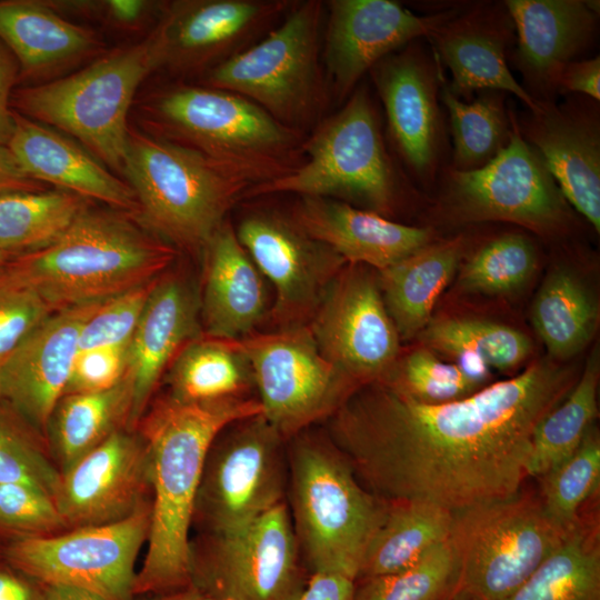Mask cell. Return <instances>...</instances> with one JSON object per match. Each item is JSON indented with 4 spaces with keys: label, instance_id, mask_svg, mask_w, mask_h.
I'll list each match as a JSON object with an SVG mask.
<instances>
[{
    "label": "cell",
    "instance_id": "6da1fadb",
    "mask_svg": "<svg viewBox=\"0 0 600 600\" xmlns=\"http://www.w3.org/2000/svg\"><path fill=\"white\" fill-rule=\"evenodd\" d=\"M577 380L571 368L538 360L513 378L434 404L374 381L329 418V439L379 499L457 512L521 490L537 424Z\"/></svg>",
    "mask_w": 600,
    "mask_h": 600
},
{
    "label": "cell",
    "instance_id": "7a4b0ae2",
    "mask_svg": "<svg viewBox=\"0 0 600 600\" xmlns=\"http://www.w3.org/2000/svg\"><path fill=\"white\" fill-rule=\"evenodd\" d=\"M261 413L258 398L190 402L168 394L140 419L153 499L134 597L192 587L189 532L208 450L228 424Z\"/></svg>",
    "mask_w": 600,
    "mask_h": 600
},
{
    "label": "cell",
    "instance_id": "3957f363",
    "mask_svg": "<svg viewBox=\"0 0 600 600\" xmlns=\"http://www.w3.org/2000/svg\"><path fill=\"white\" fill-rule=\"evenodd\" d=\"M176 254L174 247L129 214L84 206L54 243L7 263L58 311L151 282Z\"/></svg>",
    "mask_w": 600,
    "mask_h": 600
},
{
    "label": "cell",
    "instance_id": "277c9868",
    "mask_svg": "<svg viewBox=\"0 0 600 600\" xmlns=\"http://www.w3.org/2000/svg\"><path fill=\"white\" fill-rule=\"evenodd\" d=\"M288 466L289 513L309 574L331 572L357 580L388 502L362 486L330 439L298 437Z\"/></svg>",
    "mask_w": 600,
    "mask_h": 600
},
{
    "label": "cell",
    "instance_id": "5b68a950",
    "mask_svg": "<svg viewBox=\"0 0 600 600\" xmlns=\"http://www.w3.org/2000/svg\"><path fill=\"white\" fill-rule=\"evenodd\" d=\"M121 171L136 194L141 224L193 253L252 186L194 149L131 130Z\"/></svg>",
    "mask_w": 600,
    "mask_h": 600
},
{
    "label": "cell",
    "instance_id": "8992f818",
    "mask_svg": "<svg viewBox=\"0 0 600 600\" xmlns=\"http://www.w3.org/2000/svg\"><path fill=\"white\" fill-rule=\"evenodd\" d=\"M168 59L167 20L141 42L49 83L19 89L10 104L31 120L60 128L100 160L122 170L127 116L139 84Z\"/></svg>",
    "mask_w": 600,
    "mask_h": 600
},
{
    "label": "cell",
    "instance_id": "52a82bcc",
    "mask_svg": "<svg viewBox=\"0 0 600 600\" xmlns=\"http://www.w3.org/2000/svg\"><path fill=\"white\" fill-rule=\"evenodd\" d=\"M301 162L290 172L253 184L242 199L279 192L340 198L381 216L394 208L400 178L388 153L377 110L366 87L303 140Z\"/></svg>",
    "mask_w": 600,
    "mask_h": 600
},
{
    "label": "cell",
    "instance_id": "ba28073f",
    "mask_svg": "<svg viewBox=\"0 0 600 600\" xmlns=\"http://www.w3.org/2000/svg\"><path fill=\"white\" fill-rule=\"evenodd\" d=\"M156 110L169 140L213 159L252 186L277 179L301 163L300 130L237 93L180 87L162 94Z\"/></svg>",
    "mask_w": 600,
    "mask_h": 600
},
{
    "label": "cell",
    "instance_id": "9c48e42d",
    "mask_svg": "<svg viewBox=\"0 0 600 600\" xmlns=\"http://www.w3.org/2000/svg\"><path fill=\"white\" fill-rule=\"evenodd\" d=\"M452 513L460 600L506 599L569 532L551 520L540 497L522 490Z\"/></svg>",
    "mask_w": 600,
    "mask_h": 600
},
{
    "label": "cell",
    "instance_id": "30bf717a",
    "mask_svg": "<svg viewBox=\"0 0 600 600\" xmlns=\"http://www.w3.org/2000/svg\"><path fill=\"white\" fill-rule=\"evenodd\" d=\"M323 4H293L261 41L210 69L211 88L249 99L279 122L299 130L323 103L319 67Z\"/></svg>",
    "mask_w": 600,
    "mask_h": 600
},
{
    "label": "cell",
    "instance_id": "8fae6325",
    "mask_svg": "<svg viewBox=\"0 0 600 600\" xmlns=\"http://www.w3.org/2000/svg\"><path fill=\"white\" fill-rule=\"evenodd\" d=\"M283 440L262 413L222 429L204 460L192 523L208 536L227 534L286 501Z\"/></svg>",
    "mask_w": 600,
    "mask_h": 600
},
{
    "label": "cell",
    "instance_id": "7c38bea8",
    "mask_svg": "<svg viewBox=\"0 0 600 600\" xmlns=\"http://www.w3.org/2000/svg\"><path fill=\"white\" fill-rule=\"evenodd\" d=\"M309 577L286 501L237 531L191 542V586L202 597L298 600Z\"/></svg>",
    "mask_w": 600,
    "mask_h": 600
},
{
    "label": "cell",
    "instance_id": "4fadbf2b",
    "mask_svg": "<svg viewBox=\"0 0 600 600\" xmlns=\"http://www.w3.org/2000/svg\"><path fill=\"white\" fill-rule=\"evenodd\" d=\"M511 137L487 166L472 171L442 169L441 208L459 222H511L546 237L568 230L571 212L538 152L520 133L511 110Z\"/></svg>",
    "mask_w": 600,
    "mask_h": 600
},
{
    "label": "cell",
    "instance_id": "5bb4252c",
    "mask_svg": "<svg viewBox=\"0 0 600 600\" xmlns=\"http://www.w3.org/2000/svg\"><path fill=\"white\" fill-rule=\"evenodd\" d=\"M150 514L151 504L112 523L19 536L3 559L42 586L80 588L106 600H134V566L148 539Z\"/></svg>",
    "mask_w": 600,
    "mask_h": 600
},
{
    "label": "cell",
    "instance_id": "9a60e30c",
    "mask_svg": "<svg viewBox=\"0 0 600 600\" xmlns=\"http://www.w3.org/2000/svg\"><path fill=\"white\" fill-rule=\"evenodd\" d=\"M238 341L251 366L262 414L284 439L330 418L359 388L324 358L307 324Z\"/></svg>",
    "mask_w": 600,
    "mask_h": 600
},
{
    "label": "cell",
    "instance_id": "2e32d148",
    "mask_svg": "<svg viewBox=\"0 0 600 600\" xmlns=\"http://www.w3.org/2000/svg\"><path fill=\"white\" fill-rule=\"evenodd\" d=\"M307 326L324 358L357 387L382 379L397 361L399 334L379 283L360 264L336 276Z\"/></svg>",
    "mask_w": 600,
    "mask_h": 600
},
{
    "label": "cell",
    "instance_id": "e0dca14e",
    "mask_svg": "<svg viewBox=\"0 0 600 600\" xmlns=\"http://www.w3.org/2000/svg\"><path fill=\"white\" fill-rule=\"evenodd\" d=\"M236 233L276 290L273 322L281 329L308 324L347 262L304 233L292 218L278 212H251L240 221Z\"/></svg>",
    "mask_w": 600,
    "mask_h": 600
},
{
    "label": "cell",
    "instance_id": "ac0fdd59",
    "mask_svg": "<svg viewBox=\"0 0 600 600\" xmlns=\"http://www.w3.org/2000/svg\"><path fill=\"white\" fill-rule=\"evenodd\" d=\"M440 67L433 54L413 41L370 70L391 142L410 174L424 184L440 172L443 157Z\"/></svg>",
    "mask_w": 600,
    "mask_h": 600
},
{
    "label": "cell",
    "instance_id": "d6986e66",
    "mask_svg": "<svg viewBox=\"0 0 600 600\" xmlns=\"http://www.w3.org/2000/svg\"><path fill=\"white\" fill-rule=\"evenodd\" d=\"M328 8L323 60L333 94L343 100L380 60L428 39L459 6L422 16L391 0H331Z\"/></svg>",
    "mask_w": 600,
    "mask_h": 600
},
{
    "label": "cell",
    "instance_id": "ffe728a7",
    "mask_svg": "<svg viewBox=\"0 0 600 600\" xmlns=\"http://www.w3.org/2000/svg\"><path fill=\"white\" fill-rule=\"evenodd\" d=\"M563 197L600 231V118L598 102L578 96L558 104L539 101L518 118Z\"/></svg>",
    "mask_w": 600,
    "mask_h": 600
},
{
    "label": "cell",
    "instance_id": "44dd1931",
    "mask_svg": "<svg viewBox=\"0 0 600 600\" xmlns=\"http://www.w3.org/2000/svg\"><path fill=\"white\" fill-rule=\"evenodd\" d=\"M148 489L146 443L119 429L61 472L54 501L68 528L99 526L149 506Z\"/></svg>",
    "mask_w": 600,
    "mask_h": 600
},
{
    "label": "cell",
    "instance_id": "7402d4cb",
    "mask_svg": "<svg viewBox=\"0 0 600 600\" xmlns=\"http://www.w3.org/2000/svg\"><path fill=\"white\" fill-rule=\"evenodd\" d=\"M439 63L449 70L450 90L469 101L474 91L496 90L517 97L528 110L538 102L516 80L508 52L516 41L504 1L459 6L452 17L428 38Z\"/></svg>",
    "mask_w": 600,
    "mask_h": 600
},
{
    "label": "cell",
    "instance_id": "603a6c76",
    "mask_svg": "<svg viewBox=\"0 0 600 600\" xmlns=\"http://www.w3.org/2000/svg\"><path fill=\"white\" fill-rule=\"evenodd\" d=\"M101 303L54 311L2 358V399L38 430H47L64 394L80 331Z\"/></svg>",
    "mask_w": 600,
    "mask_h": 600
},
{
    "label": "cell",
    "instance_id": "cb8c5ba5",
    "mask_svg": "<svg viewBox=\"0 0 600 600\" xmlns=\"http://www.w3.org/2000/svg\"><path fill=\"white\" fill-rule=\"evenodd\" d=\"M516 30L510 53L521 87L536 101H554L562 69L596 37L599 1L506 0Z\"/></svg>",
    "mask_w": 600,
    "mask_h": 600
},
{
    "label": "cell",
    "instance_id": "d4e9b609",
    "mask_svg": "<svg viewBox=\"0 0 600 600\" xmlns=\"http://www.w3.org/2000/svg\"><path fill=\"white\" fill-rule=\"evenodd\" d=\"M292 220L349 264L381 271L433 242L431 228L394 222L330 198L301 197Z\"/></svg>",
    "mask_w": 600,
    "mask_h": 600
},
{
    "label": "cell",
    "instance_id": "484cf974",
    "mask_svg": "<svg viewBox=\"0 0 600 600\" xmlns=\"http://www.w3.org/2000/svg\"><path fill=\"white\" fill-rule=\"evenodd\" d=\"M292 3L286 0H207L177 4L166 18L167 62L180 68H197L211 62L218 66L249 48L251 41Z\"/></svg>",
    "mask_w": 600,
    "mask_h": 600
},
{
    "label": "cell",
    "instance_id": "4316f807",
    "mask_svg": "<svg viewBox=\"0 0 600 600\" xmlns=\"http://www.w3.org/2000/svg\"><path fill=\"white\" fill-rule=\"evenodd\" d=\"M199 308L193 290L181 276L159 278L128 346L127 372L132 384L130 424L142 418L164 370L187 343L201 336Z\"/></svg>",
    "mask_w": 600,
    "mask_h": 600
},
{
    "label": "cell",
    "instance_id": "83f0119b",
    "mask_svg": "<svg viewBox=\"0 0 600 600\" xmlns=\"http://www.w3.org/2000/svg\"><path fill=\"white\" fill-rule=\"evenodd\" d=\"M201 318L208 337L240 340L253 334L268 311L262 274L228 220L206 243Z\"/></svg>",
    "mask_w": 600,
    "mask_h": 600
},
{
    "label": "cell",
    "instance_id": "f1b7e54d",
    "mask_svg": "<svg viewBox=\"0 0 600 600\" xmlns=\"http://www.w3.org/2000/svg\"><path fill=\"white\" fill-rule=\"evenodd\" d=\"M7 147L22 170L38 182H49L81 198L138 214V201L129 183L71 140L16 111Z\"/></svg>",
    "mask_w": 600,
    "mask_h": 600
},
{
    "label": "cell",
    "instance_id": "f546056e",
    "mask_svg": "<svg viewBox=\"0 0 600 600\" xmlns=\"http://www.w3.org/2000/svg\"><path fill=\"white\" fill-rule=\"evenodd\" d=\"M466 246L463 237L433 241L380 271L382 300L400 339H411L429 324L433 307L457 271Z\"/></svg>",
    "mask_w": 600,
    "mask_h": 600
},
{
    "label": "cell",
    "instance_id": "4dcf8cb0",
    "mask_svg": "<svg viewBox=\"0 0 600 600\" xmlns=\"http://www.w3.org/2000/svg\"><path fill=\"white\" fill-rule=\"evenodd\" d=\"M0 41L31 77L92 50L93 33L48 7L24 0L0 1Z\"/></svg>",
    "mask_w": 600,
    "mask_h": 600
},
{
    "label": "cell",
    "instance_id": "1f68e13d",
    "mask_svg": "<svg viewBox=\"0 0 600 600\" xmlns=\"http://www.w3.org/2000/svg\"><path fill=\"white\" fill-rule=\"evenodd\" d=\"M453 513L423 500L388 502L382 523L364 552L358 578L403 570L450 536Z\"/></svg>",
    "mask_w": 600,
    "mask_h": 600
},
{
    "label": "cell",
    "instance_id": "d6a6232c",
    "mask_svg": "<svg viewBox=\"0 0 600 600\" xmlns=\"http://www.w3.org/2000/svg\"><path fill=\"white\" fill-rule=\"evenodd\" d=\"M170 394L190 402L250 398L254 379L238 340L200 336L169 367Z\"/></svg>",
    "mask_w": 600,
    "mask_h": 600
},
{
    "label": "cell",
    "instance_id": "836d02e7",
    "mask_svg": "<svg viewBox=\"0 0 600 600\" xmlns=\"http://www.w3.org/2000/svg\"><path fill=\"white\" fill-rule=\"evenodd\" d=\"M131 406L128 372L108 390L64 394L49 422L61 472L119 430L122 422L129 423Z\"/></svg>",
    "mask_w": 600,
    "mask_h": 600
},
{
    "label": "cell",
    "instance_id": "e575fe53",
    "mask_svg": "<svg viewBox=\"0 0 600 600\" xmlns=\"http://www.w3.org/2000/svg\"><path fill=\"white\" fill-rule=\"evenodd\" d=\"M503 600H600L598 524L580 518L562 542Z\"/></svg>",
    "mask_w": 600,
    "mask_h": 600
},
{
    "label": "cell",
    "instance_id": "d590c367",
    "mask_svg": "<svg viewBox=\"0 0 600 600\" xmlns=\"http://www.w3.org/2000/svg\"><path fill=\"white\" fill-rule=\"evenodd\" d=\"M598 308L577 277L563 269L550 273L533 306L532 322L552 359L581 351L593 337Z\"/></svg>",
    "mask_w": 600,
    "mask_h": 600
},
{
    "label": "cell",
    "instance_id": "8d00e7d4",
    "mask_svg": "<svg viewBox=\"0 0 600 600\" xmlns=\"http://www.w3.org/2000/svg\"><path fill=\"white\" fill-rule=\"evenodd\" d=\"M440 102L446 106L452 136V160L449 168L472 171L491 162L509 143L511 110L506 93L486 90L474 100L457 97L444 81Z\"/></svg>",
    "mask_w": 600,
    "mask_h": 600
},
{
    "label": "cell",
    "instance_id": "74e56055",
    "mask_svg": "<svg viewBox=\"0 0 600 600\" xmlns=\"http://www.w3.org/2000/svg\"><path fill=\"white\" fill-rule=\"evenodd\" d=\"M68 191H17L0 194V248L11 259L54 243L84 208Z\"/></svg>",
    "mask_w": 600,
    "mask_h": 600
},
{
    "label": "cell",
    "instance_id": "f35d334b",
    "mask_svg": "<svg viewBox=\"0 0 600 600\" xmlns=\"http://www.w3.org/2000/svg\"><path fill=\"white\" fill-rule=\"evenodd\" d=\"M598 353L593 351L568 394L537 424L531 441L528 477H541L572 454L597 416Z\"/></svg>",
    "mask_w": 600,
    "mask_h": 600
},
{
    "label": "cell",
    "instance_id": "ab89813d",
    "mask_svg": "<svg viewBox=\"0 0 600 600\" xmlns=\"http://www.w3.org/2000/svg\"><path fill=\"white\" fill-rule=\"evenodd\" d=\"M434 350L454 356L470 352L490 368L510 370L519 367L532 351L530 339L506 324L472 318H447L429 322L421 332Z\"/></svg>",
    "mask_w": 600,
    "mask_h": 600
},
{
    "label": "cell",
    "instance_id": "60d3db41",
    "mask_svg": "<svg viewBox=\"0 0 600 600\" xmlns=\"http://www.w3.org/2000/svg\"><path fill=\"white\" fill-rule=\"evenodd\" d=\"M457 580V557L448 538L403 570L357 579L352 600H453Z\"/></svg>",
    "mask_w": 600,
    "mask_h": 600
},
{
    "label": "cell",
    "instance_id": "b9f144b4",
    "mask_svg": "<svg viewBox=\"0 0 600 600\" xmlns=\"http://www.w3.org/2000/svg\"><path fill=\"white\" fill-rule=\"evenodd\" d=\"M538 264L533 241L523 233L508 232L481 247L466 261L459 282L469 292L501 294L523 286Z\"/></svg>",
    "mask_w": 600,
    "mask_h": 600
},
{
    "label": "cell",
    "instance_id": "7bdbcfd3",
    "mask_svg": "<svg viewBox=\"0 0 600 600\" xmlns=\"http://www.w3.org/2000/svg\"><path fill=\"white\" fill-rule=\"evenodd\" d=\"M541 478V501L551 520L564 531L579 521L582 504L599 489L600 439L590 429L578 449Z\"/></svg>",
    "mask_w": 600,
    "mask_h": 600
},
{
    "label": "cell",
    "instance_id": "ee69618b",
    "mask_svg": "<svg viewBox=\"0 0 600 600\" xmlns=\"http://www.w3.org/2000/svg\"><path fill=\"white\" fill-rule=\"evenodd\" d=\"M424 403L463 399L480 390L454 363H446L430 350L420 348L393 364L380 380Z\"/></svg>",
    "mask_w": 600,
    "mask_h": 600
},
{
    "label": "cell",
    "instance_id": "f6af8a7d",
    "mask_svg": "<svg viewBox=\"0 0 600 600\" xmlns=\"http://www.w3.org/2000/svg\"><path fill=\"white\" fill-rule=\"evenodd\" d=\"M54 310L39 292L6 263L0 267V358Z\"/></svg>",
    "mask_w": 600,
    "mask_h": 600
},
{
    "label": "cell",
    "instance_id": "bcb514c9",
    "mask_svg": "<svg viewBox=\"0 0 600 600\" xmlns=\"http://www.w3.org/2000/svg\"><path fill=\"white\" fill-rule=\"evenodd\" d=\"M158 280L102 301L80 331L78 351L129 342Z\"/></svg>",
    "mask_w": 600,
    "mask_h": 600
},
{
    "label": "cell",
    "instance_id": "7dc6e473",
    "mask_svg": "<svg viewBox=\"0 0 600 600\" xmlns=\"http://www.w3.org/2000/svg\"><path fill=\"white\" fill-rule=\"evenodd\" d=\"M0 527L19 536H48L68 528L54 499L24 483H0Z\"/></svg>",
    "mask_w": 600,
    "mask_h": 600
},
{
    "label": "cell",
    "instance_id": "c3c4849f",
    "mask_svg": "<svg viewBox=\"0 0 600 600\" xmlns=\"http://www.w3.org/2000/svg\"><path fill=\"white\" fill-rule=\"evenodd\" d=\"M61 473L21 432L0 419V483H24L56 498Z\"/></svg>",
    "mask_w": 600,
    "mask_h": 600
},
{
    "label": "cell",
    "instance_id": "681fc988",
    "mask_svg": "<svg viewBox=\"0 0 600 600\" xmlns=\"http://www.w3.org/2000/svg\"><path fill=\"white\" fill-rule=\"evenodd\" d=\"M128 346L129 342L78 351L64 394L104 391L119 383L128 369Z\"/></svg>",
    "mask_w": 600,
    "mask_h": 600
},
{
    "label": "cell",
    "instance_id": "f907efd6",
    "mask_svg": "<svg viewBox=\"0 0 600 600\" xmlns=\"http://www.w3.org/2000/svg\"><path fill=\"white\" fill-rule=\"evenodd\" d=\"M568 92L600 100V58L569 62L558 79V93Z\"/></svg>",
    "mask_w": 600,
    "mask_h": 600
},
{
    "label": "cell",
    "instance_id": "816d5d0a",
    "mask_svg": "<svg viewBox=\"0 0 600 600\" xmlns=\"http://www.w3.org/2000/svg\"><path fill=\"white\" fill-rule=\"evenodd\" d=\"M354 581L339 573H311L298 600H352Z\"/></svg>",
    "mask_w": 600,
    "mask_h": 600
},
{
    "label": "cell",
    "instance_id": "f5cc1de1",
    "mask_svg": "<svg viewBox=\"0 0 600 600\" xmlns=\"http://www.w3.org/2000/svg\"><path fill=\"white\" fill-rule=\"evenodd\" d=\"M16 79L17 63L12 53L0 41V146H7L13 129L10 100Z\"/></svg>",
    "mask_w": 600,
    "mask_h": 600
},
{
    "label": "cell",
    "instance_id": "db71d44e",
    "mask_svg": "<svg viewBox=\"0 0 600 600\" xmlns=\"http://www.w3.org/2000/svg\"><path fill=\"white\" fill-rule=\"evenodd\" d=\"M43 586L0 561V600H42Z\"/></svg>",
    "mask_w": 600,
    "mask_h": 600
},
{
    "label": "cell",
    "instance_id": "11a10c76",
    "mask_svg": "<svg viewBox=\"0 0 600 600\" xmlns=\"http://www.w3.org/2000/svg\"><path fill=\"white\" fill-rule=\"evenodd\" d=\"M41 189V184L22 170L8 147L0 146V194Z\"/></svg>",
    "mask_w": 600,
    "mask_h": 600
},
{
    "label": "cell",
    "instance_id": "9f6ffc18",
    "mask_svg": "<svg viewBox=\"0 0 600 600\" xmlns=\"http://www.w3.org/2000/svg\"><path fill=\"white\" fill-rule=\"evenodd\" d=\"M42 600H106L102 597L74 587L49 584L43 586Z\"/></svg>",
    "mask_w": 600,
    "mask_h": 600
},
{
    "label": "cell",
    "instance_id": "6f0895ef",
    "mask_svg": "<svg viewBox=\"0 0 600 600\" xmlns=\"http://www.w3.org/2000/svg\"><path fill=\"white\" fill-rule=\"evenodd\" d=\"M144 1L139 0H111L108 1L109 13L119 22L136 21L146 8Z\"/></svg>",
    "mask_w": 600,
    "mask_h": 600
},
{
    "label": "cell",
    "instance_id": "680465c9",
    "mask_svg": "<svg viewBox=\"0 0 600 600\" xmlns=\"http://www.w3.org/2000/svg\"><path fill=\"white\" fill-rule=\"evenodd\" d=\"M139 600H198L201 594L193 588L189 587L183 590L163 593V594H151L149 597L141 596Z\"/></svg>",
    "mask_w": 600,
    "mask_h": 600
},
{
    "label": "cell",
    "instance_id": "91938a15",
    "mask_svg": "<svg viewBox=\"0 0 600 600\" xmlns=\"http://www.w3.org/2000/svg\"><path fill=\"white\" fill-rule=\"evenodd\" d=\"M11 257L0 248V267L4 266Z\"/></svg>",
    "mask_w": 600,
    "mask_h": 600
},
{
    "label": "cell",
    "instance_id": "94428289",
    "mask_svg": "<svg viewBox=\"0 0 600 600\" xmlns=\"http://www.w3.org/2000/svg\"><path fill=\"white\" fill-rule=\"evenodd\" d=\"M1 362H2V358H0V399H2V376H1Z\"/></svg>",
    "mask_w": 600,
    "mask_h": 600
},
{
    "label": "cell",
    "instance_id": "6125c7cd",
    "mask_svg": "<svg viewBox=\"0 0 600 600\" xmlns=\"http://www.w3.org/2000/svg\"><path fill=\"white\" fill-rule=\"evenodd\" d=\"M198 600H217V599H213V598H208V597H200Z\"/></svg>",
    "mask_w": 600,
    "mask_h": 600
},
{
    "label": "cell",
    "instance_id": "be15d7a7",
    "mask_svg": "<svg viewBox=\"0 0 600 600\" xmlns=\"http://www.w3.org/2000/svg\"><path fill=\"white\" fill-rule=\"evenodd\" d=\"M217 600H233V599H217Z\"/></svg>",
    "mask_w": 600,
    "mask_h": 600
},
{
    "label": "cell",
    "instance_id": "e7e4bbea",
    "mask_svg": "<svg viewBox=\"0 0 600 600\" xmlns=\"http://www.w3.org/2000/svg\"><path fill=\"white\" fill-rule=\"evenodd\" d=\"M453 600H460V599H453Z\"/></svg>",
    "mask_w": 600,
    "mask_h": 600
}]
</instances>
